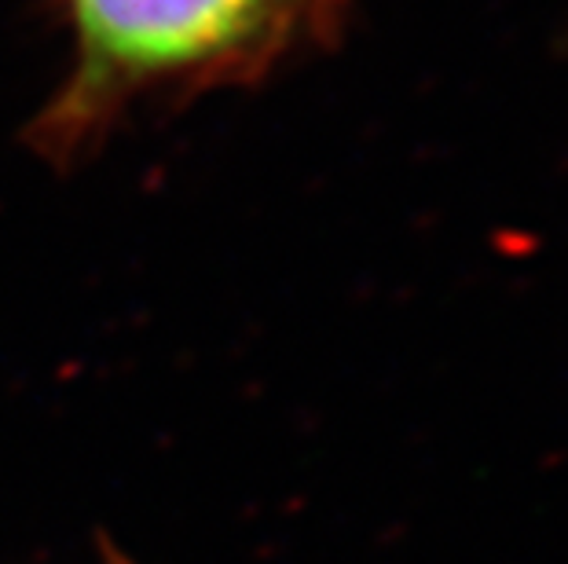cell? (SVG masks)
<instances>
[{
  "label": "cell",
  "mask_w": 568,
  "mask_h": 564,
  "mask_svg": "<svg viewBox=\"0 0 568 564\" xmlns=\"http://www.w3.org/2000/svg\"><path fill=\"white\" fill-rule=\"evenodd\" d=\"M323 0H63L74 66L41 117L48 151H78L136 100L250 78Z\"/></svg>",
  "instance_id": "6da1fadb"
}]
</instances>
